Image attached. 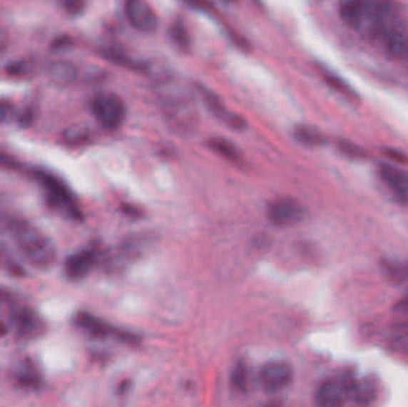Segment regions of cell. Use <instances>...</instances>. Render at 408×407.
I'll list each match as a JSON object with an SVG mask.
<instances>
[{
    "label": "cell",
    "instance_id": "cell-20",
    "mask_svg": "<svg viewBox=\"0 0 408 407\" xmlns=\"http://www.w3.org/2000/svg\"><path fill=\"white\" fill-rule=\"evenodd\" d=\"M209 146L212 147L213 151H215L227 159L238 160L239 158L237 149L225 139H212L209 142Z\"/></svg>",
    "mask_w": 408,
    "mask_h": 407
},
{
    "label": "cell",
    "instance_id": "cell-34",
    "mask_svg": "<svg viewBox=\"0 0 408 407\" xmlns=\"http://www.w3.org/2000/svg\"><path fill=\"white\" fill-rule=\"evenodd\" d=\"M404 61H406V64H407V67H408V55H407V58H406V60H404Z\"/></svg>",
    "mask_w": 408,
    "mask_h": 407
},
{
    "label": "cell",
    "instance_id": "cell-21",
    "mask_svg": "<svg viewBox=\"0 0 408 407\" xmlns=\"http://www.w3.org/2000/svg\"><path fill=\"white\" fill-rule=\"evenodd\" d=\"M325 79H326V81H327L332 89H335V91H338L339 94L345 96L347 99H352V101L357 99V96L351 90L350 86L344 80L340 79L339 76H335L328 73V74H325Z\"/></svg>",
    "mask_w": 408,
    "mask_h": 407
},
{
    "label": "cell",
    "instance_id": "cell-12",
    "mask_svg": "<svg viewBox=\"0 0 408 407\" xmlns=\"http://www.w3.org/2000/svg\"><path fill=\"white\" fill-rule=\"evenodd\" d=\"M47 76L51 84L55 86L67 88L77 80V66L67 60H55L48 65Z\"/></svg>",
    "mask_w": 408,
    "mask_h": 407
},
{
    "label": "cell",
    "instance_id": "cell-8",
    "mask_svg": "<svg viewBox=\"0 0 408 407\" xmlns=\"http://www.w3.org/2000/svg\"><path fill=\"white\" fill-rule=\"evenodd\" d=\"M292 378L290 366L280 361L266 363L260 371V383L267 393L280 392L292 382Z\"/></svg>",
    "mask_w": 408,
    "mask_h": 407
},
{
    "label": "cell",
    "instance_id": "cell-15",
    "mask_svg": "<svg viewBox=\"0 0 408 407\" xmlns=\"http://www.w3.org/2000/svg\"><path fill=\"white\" fill-rule=\"evenodd\" d=\"M76 323L85 332H88V335L96 338H106L116 333L110 325L88 313H79L76 318Z\"/></svg>",
    "mask_w": 408,
    "mask_h": 407
},
{
    "label": "cell",
    "instance_id": "cell-10",
    "mask_svg": "<svg viewBox=\"0 0 408 407\" xmlns=\"http://www.w3.org/2000/svg\"><path fill=\"white\" fill-rule=\"evenodd\" d=\"M349 398V389L345 382L328 380L317 389L315 400L321 407L343 406Z\"/></svg>",
    "mask_w": 408,
    "mask_h": 407
},
{
    "label": "cell",
    "instance_id": "cell-29",
    "mask_svg": "<svg viewBox=\"0 0 408 407\" xmlns=\"http://www.w3.org/2000/svg\"><path fill=\"white\" fill-rule=\"evenodd\" d=\"M14 114V106L6 99H0V124H5Z\"/></svg>",
    "mask_w": 408,
    "mask_h": 407
},
{
    "label": "cell",
    "instance_id": "cell-11",
    "mask_svg": "<svg viewBox=\"0 0 408 407\" xmlns=\"http://www.w3.org/2000/svg\"><path fill=\"white\" fill-rule=\"evenodd\" d=\"M96 263L97 252L95 250L78 252L66 261V273L72 280H81L91 271Z\"/></svg>",
    "mask_w": 408,
    "mask_h": 407
},
{
    "label": "cell",
    "instance_id": "cell-25",
    "mask_svg": "<svg viewBox=\"0 0 408 407\" xmlns=\"http://www.w3.org/2000/svg\"><path fill=\"white\" fill-rule=\"evenodd\" d=\"M0 168L12 170V171H19V170H22L23 166L21 161L16 159L15 156H10L8 153L0 149Z\"/></svg>",
    "mask_w": 408,
    "mask_h": 407
},
{
    "label": "cell",
    "instance_id": "cell-28",
    "mask_svg": "<svg viewBox=\"0 0 408 407\" xmlns=\"http://www.w3.org/2000/svg\"><path fill=\"white\" fill-rule=\"evenodd\" d=\"M246 383H248L246 368L243 364H240L234 371V385L237 386L239 389H245L246 388Z\"/></svg>",
    "mask_w": 408,
    "mask_h": 407
},
{
    "label": "cell",
    "instance_id": "cell-3",
    "mask_svg": "<svg viewBox=\"0 0 408 407\" xmlns=\"http://www.w3.org/2000/svg\"><path fill=\"white\" fill-rule=\"evenodd\" d=\"M8 305L9 318L19 338L33 341L39 338L46 332V323L39 313L29 306L22 305L12 298L10 295L5 298Z\"/></svg>",
    "mask_w": 408,
    "mask_h": 407
},
{
    "label": "cell",
    "instance_id": "cell-5",
    "mask_svg": "<svg viewBox=\"0 0 408 407\" xmlns=\"http://www.w3.org/2000/svg\"><path fill=\"white\" fill-rule=\"evenodd\" d=\"M124 11L131 26L141 33L151 34L157 29V15L146 0H126Z\"/></svg>",
    "mask_w": 408,
    "mask_h": 407
},
{
    "label": "cell",
    "instance_id": "cell-23",
    "mask_svg": "<svg viewBox=\"0 0 408 407\" xmlns=\"http://www.w3.org/2000/svg\"><path fill=\"white\" fill-rule=\"evenodd\" d=\"M61 8L68 15L78 16L84 11L86 6V0H58Z\"/></svg>",
    "mask_w": 408,
    "mask_h": 407
},
{
    "label": "cell",
    "instance_id": "cell-14",
    "mask_svg": "<svg viewBox=\"0 0 408 407\" xmlns=\"http://www.w3.org/2000/svg\"><path fill=\"white\" fill-rule=\"evenodd\" d=\"M369 1L370 0H339L340 17L347 26L356 29L368 8Z\"/></svg>",
    "mask_w": 408,
    "mask_h": 407
},
{
    "label": "cell",
    "instance_id": "cell-16",
    "mask_svg": "<svg viewBox=\"0 0 408 407\" xmlns=\"http://www.w3.org/2000/svg\"><path fill=\"white\" fill-rule=\"evenodd\" d=\"M347 389H349V396H351L358 405H369L375 400L376 386L368 378L352 382L350 385H347Z\"/></svg>",
    "mask_w": 408,
    "mask_h": 407
},
{
    "label": "cell",
    "instance_id": "cell-30",
    "mask_svg": "<svg viewBox=\"0 0 408 407\" xmlns=\"http://www.w3.org/2000/svg\"><path fill=\"white\" fill-rule=\"evenodd\" d=\"M339 147H340V149H342L344 153H347V154L354 156V158H356V156H363V151H362L359 147H357V146H355L354 144H350V142H340Z\"/></svg>",
    "mask_w": 408,
    "mask_h": 407
},
{
    "label": "cell",
    "instance_id": "cell-24",
    "mask_svg": "<svg viewBox=\"0 0 408 407\" xmlns=\"http://www.w3.org/2000/svg\"><path fill=\"white\" fill-rule=\"evenodd\" d=\"M33 62L30 61V60H21V61H16L8 66V72L11 76H26V74H29L33 71Z\"/></svg>",
    "mask_w": 408,
    "mask_h": 407
},
{
    "label": "cell",
    "instance_id": "cell-26",
    "mask_svg": "<svg viewBox=\"0 0 408 407\" xmlns=\"http://www.w3.org/2000/svg\"><path fill=\"white\" fill-rule=\"evenodd\" d=\"M171 33L173 40L179 46L188 48V46H189V37H188L185 26H183L182 23H175V26H172Z\"/></svg>",
    "mask_w": 408,
    "mask_h": 407
},
{
    "label": "cell",
    "instance_id": "cell-2",
    "mask_svg": "<svg viewBox=\"0 0 408 407\" xmlns=\"http://www.w3.org/2000/svg\"><path fill=\"white\" fill-rule=\"evenodd\" d=\"M30 174L37 182L41 183V186H44L47 193L48 204H51V207H54L56 211H61L63 214L68 215L71 218H77L81 216L72 194L61 179L51 175V172L40 169H34Z\"/></svg>",
    "mask_w": 408,
    "mask_h": 407
},
{
    "label": "cell",
    "instance_id": "cell-1",
    "mask_svg": "<svg viewBox=\"0 0 408 407\" xmlns=\"http://www.w3.org/2000/svg\"><path fill=\"white\" fill-rule=\"evenodd\" d=\"M4 223L19 251L31 266L48 269L54 264L56 259L54 245L40 229L21 218H6Z\"/></svg>",
    "mask_w": 408,
    "mask_h": 407
},
{
    "label": "cell",
    "instance_id": "cell-33",
    "mask_svg": "<svg viewBox=\"0 0 408 407\" xmlns=\"http://www.w3.org/2000/svg\"><path fill=\"white\" fill-rule=\"evenodd\" d=\"M6 333H8V328L5 326L4 323H0V337H3Z\"/></svg>",
    "mask_w": 408,
    "mask_h": 407
},
{
    "label": "cell",
    "instance_id": "cell-7",
    "mask_svg": "<svg viewBox=\"0 0 408 407\" xmlns=\"http://www.w3.org/2000/svg\"><path fill=\"white\" fill-rule=\"evenodd\" d=\"M269 218L277 226H292L305 218V209L297 201L285 197L274 201L269 206Z\"/></svg>",
    "mask_w": 408,
    "mask_h": 407
},
{
    "label": "cell",
    "instance_id": "cell-6",
    "mask_svg": "<svg viewBox=\"0 0 408 407\" xmlns=\"http://www.w3.org/2000/svg\"><path fill=\"white\" fill-rule=\"evenodd\" d=\"M390 60L404 61L408 55V29L404 22L393 26L377 41Z\"/></svg>",
    "mask_w": 408,
    "mask_h": 407
},
{
    "label": "cell",
    "instance_id": "cell-32",
    "mask_svg": "<svg viewBox=\"0 0 408 407\" xmlns=\"http://www.w3.org/2000/svg\"><path fill=\"white\" fill-rule=\"evenodd\" d=\"M386 154L387 156H389L390 159L395 160V161H399V163H401V164H404V163H408L407 156H404V153L400 152V151H397V149H386Z\"/></svg>",
    "mask_w": 408,
    "mask_h": 407
},
{
    "label": "cell",
    "instance_id": "cell-22",
    "mask_svg": "<svg viewBox=\"0 0 408 407\" xmlns=\"http://www.w3.org/2000/svg\"><path fill=\"white\" fill-rule=\"evenodd\" d=\"M387 273L392 280L399 283L408 282V266H401V264H387Z\"/></svg>",
    "mask_w": 408,
    "mask_h": 407
},
{
    "label": "cell",
    "instance_id": "cell-13",
    "mask_svg": "<svg viewBox=\"0 0 408 407\" xmlns=\"http://www.w3.org/2000/svg\"><path fill=\"white\" fill-rule=\"evenodd\" d=\"M200 91L213 114H215L216 116L225 121L230 127L234 128V129H240V131L244 129L245 126H246L244 119H241V117L227 111L223 102L218 99V96L214 95L213 92L208 91L204 86H200Z\"/></svg>",
    "mask_w": 408,
    "mask_h": 407
},
{
    "label": "cell",
    "instance_id": "cell-18",
    "mask_svg": "<svg viewBox=\"0 0 408 407\" xmlns=\"http://www.w3.org/2000/svg\"><path fill=\"white\" fill-rule=\"evenodd\" d=\"M294 136L297 139V141L306 146H320L325 142L324 135L321 134L320 131L307 126L296 128Z\"/></svg>",
    "mask_w": 408,
    "mask_h": 407
},
{
    "label": "cell",
    "instance_id": "cell-4",
    "mask_svg": "<svg viewBox=\"0 0 408 407\" xmlns=\"http://www.w3.org/2000/svg\"><path fill=\"white\" fill-rule=\"evenodd\" d=\"M91 110L96 119L106 129H117L126 119V104L113 92H101L92 99Z\"/></svg>",
    "mask_w": 408,
    "mask_h": 407
},
{
    "label": "cell",
    "instance_id": "cell-17",
    "mask_svg": "<svg viewBox=\"0 0 408 407\" xmlns=\"http://www.w3.org/2000/svg\"><path fill=\"white\" fill-rule=\"evenodd\" d=\"M16 378L21 385L28 388H37L41 383V375L36 366L30 361H24L16 369Z\"/></svg>",
    "mask_w": 408,
    "mask_h": 407
},
{
    "label": "cell",
    "instance_id": "cell-9",
    "mask_svg": "<svg viewBox=\"0 0 408 407\" xmlns=\"http://www.w3.org/2000/svg\"><path fill=\"white\" fill-rule=\"evenodd\" d=\"M379 177L401 204H408V171L393 165L379 166Z\"/></svg>",
    "mask_w": 408,
    "mask_h": 407
},
{
    "label": "cell",
    "instance_id": "cell-19",
    "mask_svg": "<svg viewBox=\"0 0 408 407\" xmlns=\"http://www.w3.org/2000/svg\"><path fill=\"white\" fill-rule=\"evenodd\" d=\"M0 268L12 276L21 277L24 275V269L16 262L4 243L0 240Z\"/></svg>",
    "mask_w": 408,
    "mask_h": 407
},
{
    "label": "cell",
    "instance_id": "cell-31",
    "mask_svg": "<svg viewBox=\"0 0 408 407\" xmlns=\"http://www.w3.org/2000/svg\"><path fill=\"white\" fill-rule=\"evenodd\" d=\"M72 44H73V41H72V39H70V37H58V39L51 44V49L54 51H65L67 48H70Z\"/></svg>",
    "mask_w": 408,
    "mask_h": 407
},
{
    "label": "cell",
    "instance_id": "cell-27",
    "mask_svg": "<svg viewBox=\"0 0 408 407\" xmlns=\"http://www.w3.org/2000/svg\"><path fill=\"white\" fill-rule=\"evenodd\" d=\"M86 131L84 128L81 127H72L70 129H67L65 133L66 141L70 142V144H79V142L84 141L86 139Z\"/></svg>",
    "mask_w": 408,
    "mask_h": 407
}]
</instances>
